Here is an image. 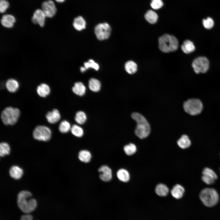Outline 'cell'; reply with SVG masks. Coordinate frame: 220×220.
I'll list each match as a JSON object with an SVG mask.
<instances>
[{
	"mask_svg": "<svg viewBox=\"0 0 220 220\" xmlns=\"http://www.w3.org/2000/svg\"><path fill=\"white\" fill-rule=\"evenodd\" d=\"M110 26L107 23H100L95 27L94 32L97 38L103 40L108 38L111 32Z\"/></svg>",
	"mask_w": 220,
	"mask_h": 220,
	"instance_id": "ba28073f",
	"label": "cell"
},
{
	"mask_svg": "<svg viewBox=\"0 0 220 220\" xmlns=\"http://www.w3.org/2000/svg\"><path fill=\"white\" fill-rule=\"evenodd\" d=\"M202 174V181L208 185L213 184L217 178V176L215 172L208 167H206L203 169Z\"/></svg>",
	"mask_w": 220,
	"mask_h": 220,
	"instance_id": "8fae6325",
	"label": "cell"
},
{
	"mask_svg": "<svg viewBox=\"0 0 220 220\" xmlns=\"http://www.w3.org/2000/svg\"><path fill=\"white\" fill-rule=\"evenodd\" d=\"M123 149L126 154L128 156H131L134 154L137 151L136 145L132 143H130L125 145Z\"/></svg>",
	"mask_w": 220,
	"mask_h": 220,
	"instance_id": "1f68e13d",
	"label": "cell"
},
{
	"mask_svg": "<svg viewBox=\"0 0 220 220\" xmlns=\"http://www.w3.org/2000/svg\"><path fill=\"white\" fill-rule=\"evenodd\" d=\"M71 127L70 124L68 121L64 120L59 124V131L63 133H66L71 130Z\"/></svg>",
	"mask_w": 220,
	"mask_h": 220,
	"instance_id": "836d02e7",
	"label": "cell"
},
{
	"mask_svg": "<svg viewBox=\"0 0 220 220\" xmlns=\"http://www.w3.org/2000/svg\"><path fill=\"white\" fill-rule=\"evenodd\" d=\"M20 111L17 108L11 107L5 108L1 114V118L6 125H13L17 122L20 115Z\"/></svg>",
	"mask_w": 220,
	"mask_h": 220,
	"instance_id": "5b68a950",
	"label": "cell"
},
{
	"mask_svg": "<svg viewBox=\"0 0 220 220\" xmlns=\"http://www.w3.org/2000/svg\"><path fill=\"white\" fill-rule=\"evenodd\" d=\"M178 146L182 148L185 149L189 148L191 145V141L188 137L186 135H183L177 141Z\"/></svg>",
	"mask_w": 220,
	"mask_h": 220,
	"instance_id": "603a6c76",
	"label": "cell"
},
{
	"mask_svg": "<svg viewBox=\"0 0 220 220\" xmlns=\"http://www.w3.org/2000/svg\"><path fill=\"white\" fill-rule=\"evenodd\" d=\"M192 66L196 73H204L209 68V62L206 57H199L193 61L192 63Z\"/></svg>",
	"mask_w": 220,
	"mask_h": 220,
	"instance_id": "9c48e42d",
	"label": "cell"
},
{
	"mask_svg": "<svg viewBox=\"0 0 220 220\" xmlns=\"http://www.w3.org/2000/svg\"><path fill=\"white\" fill-rule=\"evenodd\" d=\"M185 111L189 114L194 116L200 113L203 109V105L201 101L197 99H190L183 104Z\"/></svg>",
	"mask_w": 220,
	"mask_h": 220,
	"instance_id": "8992f818",
	"label": "cell"
},
{
	"mask_svg": "<svg viewBox=\"0 0 220 220\" xmlns=\"http://www.w3.org/2000/svg\"><path fill=\"white\" fill-rule=\"evenodd\" d=\"M181 48L182 51L186 54L190 53L195 50V47L193 42L188 40H186L183 42Z\"/></svg>",
	"mask_w": 220,
	"mask_h": 220,
	"instance_id": "ffe728a7",
	"label": "cell"
},
{
	"mask_svg": "<svg viewBox=\"0 0 220 220\" xmlns=\"http://www.w3.org/2000/svg\"><path fill=\"white\" fill-rule=\"evenodd\" d=\"M203 24L205 28L207 29L212 28L214 24L213 20L211 17H207L203 20Z\"/></svg>",
	"mask_w": 220,
	"mask_h": 220,
	"instance_id": "d590c367",
	"label": "cell"
},
{
	"mask_svg": "<svg viewBox=\"0 0 220 220\" xmlns=\"http://www.w3.org/2000/svg\"><path fill=\"white\" fill-rule=\"evenodd\" d=\"M199 196L204 204L208 207L215 205L218 203L219 199L217 192L212 188L204 189L200 192Z\"/></svg>",
	"mask_w": 220,
	"mask_h": 220,
	"instance_id": "277c9868",
	"label": "cell"
},
{
	"mask_svg": "<svg viewBox=\"0 0 220 220\" xmlns=\"http://www.w3.org/2000/svg\"><path fill=\"white\" fill-rule=\"evenodd\" d=\"M50 87L45 83H42L39 85L37 88L38 94L42 97H45L50 93Z\"/></svg>",
	"mask_w": 220,
	"mask_h": 220,
	"instance_id": "44dd1931",
	"label": "cell"
},
{
	"mask_svg": "<svg viewBox=\"0 0 220 220\" xmlns=\"http://www.w3.org/2000/svg\"><path fill=\"white\" fill-rule=\"evenodd\" d=\"M72 90L76 94L79 96H82L85 93L86 87L82 82H78L75 83L72 88Z\"/></svg>",
	"mask_w": 220,
	"mask_h": 220,
	"instance_id": "d6986e66",
	"label": "cell"
},
{
	"mask_svg": "<svg viewBox=\"0 0 220 220\" xmlns=\"http://www.w3.org/2000/svg\"><path fill=\"white\" fill-rule=\"evenodd\" d=\"M7 90L12 93L15 92L18 89L19 84L18 82L13 79H9L6 82V84Z\"/></svg>",
	"mask_w": 220,
	"mask_h": 220,
	"instance_id": "7402d4cb",
	"label": "cell"
},
{
	"mask_svg": "<svg viewBox=\"0 0 220 220\" xmlns=\"http://www.w3.org/2000/svg\"><path fill=\"white\" fill-rule=\"evenodd\" d=\"M9 6V2L7 1L0 0V12L1 13L5 12Z\"/></svg>",
	"mask_w": 220,
	"mask_h": 220,
	"instance_id": "74e56055",
	"label": "cell"
},
{
	"mask_svg": "<svg viewBox=\"0 0 220 220\" xmlns=\"http://www.w3.org/2000/svg\"><path fill=\"white\" fill-rule=\"evenodd\" d=\"M46 16L42 10L40 9H36L34 12L32 18V22L35 24H38L43 27L45 24Z\"/></svg>",
	"mask_w": 220,
	"mask_h": 220,
	"instance_id": "7c38bea8",
	"label": "cell"
},
{
	"mask_svg": "<svg viewBox=\"0 0 220 220\" xmlns=\"http://www.w3.org/2000/svg\"><path fill=\"white\" fill-rule=\"evenodd\" d=\"M78 157L81 161L88 163L91 160V155L90 152L88 150H82L79 152Z\"/></svg>",
	"mask_w": 220,
	"mask_h": 220,
	"instance_id": "4316f807",
	"label": "cell"
},
{
	"mask_svg": "<svg viewBox=\"0 0 220 220\" xmlns=\"http://www.w3.org/2000/svg\"><path fill=\"white\" fill-rule=\"evenodd\" d=\"M155 192L159 196H164L167 195L169 192V189L165 185L160 184L156 186Z\"/></svg>",
	"mask_w": 220,
	"mask_h": 220,
	"instance_id": "f1b7e54d",
	"label": "cell"
},
{
	"mask_svg": "<svg viewBox=\"0 0 220 220\" xmlns=\"http://www.w3.org/2000/svg\"><path fill=\"white\" fill-rule=\"evenodd\" d=\"M72 134L76 137H81L83 134V129L79 126L75 124L72 126L71 129Z\"/></svg>",
	"mask_w": 220,
	"mask_h": 220,
	"instance_id": "d6a6232c",
	"label": "cell"
},
{
	"mask_svg": "<svg viewBox=\"0 0 220 220\" xmlns=\"http://www.w3.org/2000/svg\"><path fill=\"white\" fill-rule=\"evenodd\" d=\"M16 19L14 17L10 14L3 15L1 20L2 24L4 27L10 28L13 27Z\"/></svg>",
	"mask_w": 220,
	"mask_h": 220,
	"instance_id": "9a60e30c",
	"label": "cell"
},
{
	"mask_svg": "<svg viewBox=\"0 0 220 220\" xmlns=\"http://www.w3.org/2000/svg\"><path fill=\"white\" fill-rule=\"evenodd\" d=\"M131 116L137 123L135 130V134L141 139L147 137L150 133V127L147 120L142 115L138 112L132 113Z\"/></svg>",
	"mask_w": 220,
	"mask_h": 220,
	"instance_id": "7a4b0ae2",
	"label": "cell"
},
{
	"mask_svg": "<svg viewBox=\"0 0 220 220\" xmlns=\"http://www.w3.org/2000/svg\"><path fill=\"white\" fill-rule=\"evenodd\" d=\"M84 67L86 70L90 68H91L94 69L96 71L98 70L99 67L97 63L92 60L90 59L87 62H85L84 64Z\"/></svg>",
	"mask_w": 220,
	"mask_h": 220,
	"instance_id": "e575fe53",
	"label": "cell"
},
{
	"mask_svg": "<svg viewBox=\"0 0 220 220\" xmlns=\"http://www.w3.org/2000/svg\"><path fill=\"white\" fill-rule=\"evenodd\" d=\"M10 176L15 179H19L22 176L23 171L22 169L17 166H13L11 167L9 170Z\"/></svg>",
	"mask_w": 220,
	"mask_h": 220,
	"instance_id": "2e32d148",
	"label": "cell"
},
{
	"mask_svg": "<svg viewBox=\"0 0 220 220\" xmlns=\"http://www.w3.org/2000/svg\"><path fill=\"white\" fill-rule=\"evenodd\" d=\"M34 138L36 140L45 141H49L51 136V132L48 127L42 125L37 126L33 133Z\"/></svg>",
	"mask_w": 220,
	"mask_h": 220,
	"instance_id": "52a82bcc",
	"label": "cell"
},
{
	"mask_svg": "<svg viewBox=\"0 0 220 220\" xmlns=\"http://www.w3.org/2000/svg\"><path fill=\"white\" fill-rule=\"evenodd\" d=\"M125 68L126 72L129 74L135 73L137 70V65L134 61H129L125 64Z\"/></svg>",
	"mask_w": 220,
	"mask_h": 220,
	"instance_id": "83f0119b",
	"label": "cell"
},
{
	"mask_svg": "<svg viewBox=\"0 0 220 220\" xmlns=\"http://www.w3.org/2000/svg\"><path fill=\"white\" fill-rule=\"evenodd\" d=\"M80 71L82 72H83L86 70L84 67H81L80 68Z\"/></svg>",
	"mask_w": 220,
	"mask_h": 220,
	"instance_id": "ab89813d",
	"label": "cell"
},
{
	"mask_svg": "<svg viewBox=\"0 0 220 220\" xmlns=\"http://www.w3.org/2000/svg\"><path fill=\"white\" fill-rule=\"evenodd\" d=\"M86 21L81 16L75 18L73 22V26L76 30L80 31L84 29L86 27Z\"/></svg>",
	"mask_w": 220,
	"mask_h": 220,
	"instance_id": "e0dca14e",
	"label": "cell"
},
{
	"mask_svg": "<svg viewBox=\"0 0 220 220\" xmlns=\"http://www.w3.org/2000/svg\"><path fill=\"white\" fill-rule=\"evenodd\" d=\"M163 4L162 0H152L150 6L153 9H158L161 8Z\"/></svg>",
	"mask_w": 220,
	"mask_h": 220,
	"instance_id": "8d00e7d4",
	"label": "cell"
},
{
	"mask_svg": "<svg viewBox=\"0 0 220 220\" xmlns=\"http://www.w3.org/2000/svg\"><path fill=\"white\" fill-rule=\"evenodd\" d=\"M86 119L87 117L86 114L82 111H79L76 114L75 120L79 124H84L86 122Z\"/></svg>",
	"mask_w": 220,
	"mask_h": 220,
	"instance_id": "f546056e",
	"label": "cell"
},
{
	"mask_svg": "<svg viewBox=\"0 0 220 220\" xmlns=\"http://www.w3.org/2000/svg\"><path fill=\"white\" fill-rule=\"evenodd\" d=\"M31 196L30 192L25 190L21 191L17 195V206L20 210L25 214H30L37 208V201L35 199L31 198Z\"/></svg>",
	"mask_w": 220,
	"mask_h": 220,
	"instance_id": "6da1fadb",
	"label": "cell"
},
{
	"mask_svg": "<svg viewBox=\"0 0 220 220\" xmlns=\"http://www.w3.org/2000/svg\"><path fill=\"white\" fill-rule=\"evenodd\" d=\"M88 85L90 90L94 92L99 91L101 86L100 82L97 79L94 78L89 80Z\"/></svg>",
	"mask_w": 220,
	"mask_h": 220,
	"instance_id": "cb8c5ba5",
	"label": "cell"
},
{
	"mask_svg": "<svg viewBox=\"0 0 220 220\" xmlns=\"http://www.w3.org/2000/svg\"><path fill=\"white\" fill-rule=\"evenodd\" d=\"M145 17L146 20L149 23L154 24L156 22L158 16L155 12L149 10H148L145 15Z\"/></svg>",
	"mask_w": 220,
	"mask_h": 220,
	"instance_id": "d4e9b609",
	"label": "cell"
},
{
	"mask_svg": "<svg viewBox=\"0 0 220 220\" xmlns=\"http://www.w3.org/2000/svg\"><path fill=\"white\" fill-rule=\"evenodd\" d=\"M20 220H33V217L30 214H25L21 216Z\"/></svg>",
	"mask_w": 220,
	"mask_h": 220,
	"instance_id": "f35d334b",
	"label": "cell"
},
{
	"mask_svg": "<svg viewBox=\"0 0 220 220\" xmlns=\"http://www.w3.org/2000/svg\"><path fill=\"white\" fill-rule=\"evenodd\" d=\"M185 192L184 187L179 184L174 185L171 190V194L173 197L176 199L181 198Z\"/></svg>",
	"mask_w": 220,
	"mask_h": 220,
	"instance_id": "ac0fdd59",
	"label": "cell"
},
{
	"mask_svg": "<svg viewBox=\"0 0 220 220\" xmlns=\"http://www.w3.org/2000/svg\"><path fill=\"white\" fill-rule=\"evenodd\" d=\"M98 170L100 173V178L102 181L107 182L110 181L112 179V171L108 166L103 165L99 168Z\"/></svg>",
	"mask_w": 220,
	"mask_h": 220,
	"instance_id": "4fadbf2b",
	"label": "cell"
},
{
	"mask_svg": "<svg viewBox=\"0 0 220 220\" xmlns=\"http://www.w3.org/2000/svg\"><path fill=\"white\" fill-rule=\"evenodd\" d=\"M58 2L61 3L64 2L65 0H55Z\"/></svg>",
	"mask_w": 220,
	"mask_h": 220,
	"instance_id": "60d3db41",
	"label": "cell"
},
{
	"mask_svg": "<svg viewBox=\"0 0 220 220\" xmlns=\"http://www.w3.org/2000/svg\"><path fill=\"white\" fill-rule=\"evenodd\" d=\"M159 47L163 52L168 53L176 51L178 47V42L174 36L165 34L159 38Z\"/></svg>",
	"mask_w": 220,
	"mask_h": 220,
	"instance_id": "3957f363",
	"label": "cell"
},
{
	"mask_svg": "<svg viewBox=\"0 0 220 220\" xmlns=\"http://www.w3.org/2000/svg\"><path fill=\"white\" fill-rule=\"evenodd\" d=\"M42 10L46 17L51 18L56 14L57 9L54 2L52 0L44 2L42 5Z\"/></svg>",
	"mask_w": 220,
	"mask_h": 220,
	"instance_id": "30bf717a",
	"label": "cell"
},
{
	"mask_svg": "<svg viewBox=\"0 0 220 220\" xmlns=\"http://www.w3.org/2000/svg\"><path fill=\"white\" fill-rule=\"evenodd\" d=\"M46 116L48 122L53 124L58 122L61 118L60 113L57 109H54L52 111L48 112Z\"/></svg>",
	"mask_w": 220,
	"mask_h": 220,
	"instance_id": "5bb4252c",
	"label": "cell"
},
{
	"mask_svg": "<svg viewBox=\"0 0 220 220\" xmlns=\"http://www.w3.org/2000/svg\"><path fill=\"white\" fill-rule=\"evenodd\" d=\"M10 152V147L7 143L2 142L0 144V155L3 157L9 154Z\"/></svg>",
	"mask_w": 220,
	"mask_h": 220,
	"instance_id": "4dcf8cb0",
	"label": "cell"
},
{
	"mask_svg": "<svg viewBox=\"0 0 220 220\" xmlns=\"http://www.w3.org/2000/svg\"><path fill=\"white\" fill-rule=\"evenodd\" d=\"M117 176L120 181L123 182H128L130 178L129 173L127 170L124 169H119L117 172Z\"/></svg>",
	"mask_w": 220,
	"mask_h": 220,
	"instance_id": "484cf974",
	"label": "cell"
}]
</instances>
